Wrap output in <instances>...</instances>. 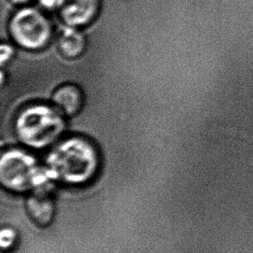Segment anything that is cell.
Wrapping results in <instances>:
<instances>
[{
  "mask_svg": "<svg viewBox=\"0 0 253 253\" xmlns=\"http://www.w3.org/2000/svg\"><path fill=\"white\" fill-rule=\"evenodd\" d=\"M0 181L3 188L14 193L48 190L53 178L42 169L37 159L26 151L9 149L3 152L0 163Z\"/></svg>",
  "mask_w": 253,
  "mask_h": 253,
  "instance_id": "cell-3",
  "label": "cell"
},
{
  "mask_svg": "<svg viewBox=\"0 0 253 253\" xmlns=\"http://www.w3.org/2000/svg\"><path fill=\"white\" fill-rule=\"evenodd\" d=\"M17 233L10 227L3 228L0 235V244L3 250L9 251L17 243Z\"/></svg>",
  "mask_w": 253,
  "mask_h": 253,
  "instance_id": "cell-9",
  "label": "cell"
},
{
  "mask_svg": "<svg viewBox=\"0 0 253 253\" xmlns=\"http://www.w3.org/2000/svg\"><path fill=\"white\" fill-rule=\"evenodd\" d=\"M39 3L45 9L55 10V9H59L62 3V0H39Z\"/></svg>",
  "mask_w": 253,
  "mask_h": 253,
  "instance_id": "cell-12",
  "label": "cell"
},
{
  "mask_svg": "<svg viewBox=\"0 0 253 253\" xmlns=\"http://www.w3.org/2000/svg\"><path fill=\"white\" fill-rule=\"evenodd\" d=\"M212 132L214 133L227 134V135H233V136H238V137L243 138L251 144H253V137L250 136L249 134L243 132L241 130H237L234 128H229V127H218L212 130Z\"/></svg>",
  "mask_w": 253,
  "mask_h": 253,
  "instance_id": "cell-10",
  "label": "cell"
},
{
  "mask_svg": "<svg viewBox=\"0 0 253 253\" xmlns=\"http://www.w3.org/2000/svg\"><path fill=\"white\" fill-rule=\"evenodd\" d=\"M99 157L94 145L82 137L58 142L48 154L46 167L53 180L68 185H83L95 176Z\"/></svg>",
  "mask_w": 253,
  "mask_h": 253,
  "instance_id": "cell-1",
  "label": "cell"
},
{
  "mask_svg": "<svg viewBox=\"0 0 253 253\" xmlns=\"http://www.w3.org/2000/svg\"><path fill=\"white\" fill-rule=\"evenodd\" d=\"M64 115L54 106L33 104L24 107L14 121L17 138L27 147L41 150L58 143L66 129Z\"/></svg>",
  "mask_w": 253,
  "mask_h": 253,
  "instance_id": "cell-2",
  "label": "cell"
},
{
  "mask_svg": "<svg viewBox=\"0 0 253 253\" xmlns=\"http://www.w3.org/2000/svg\"><path fill=\"white\" fill-rule=\"evenodd\" d=\"M53 106L65 117H74L84 106V94L78 85L66 83L55 89L52 95Z\"/></svg>",
  "mask_w": 253,
  "mask_h": 253,
  "instance_id": "cell-7",
  "label": "cell"
},
{
  "mask_svg": "<svg viewBox=\"0 0 253 253\" xmlns=\"http://www.w3.org/2000/svg\"><path fill=\"white\" fill-rule=\"evenodd\" d=\"M85 37L76 28L69 26L59 35L58 48L66 58H78L85 51Z\"/></svg>",
  "mask_w": 253,
  "mask_h": 253,
  "instance_id": "cell-8",
  "label": "cell"
},
{
  "mask_svg": "<svg viewBox=\"0 0 253 253\" xmlns=\"http://www.w3.org/2000/svg\"><path fill=\"white\" fill-rule=\"evenodd\" d=\"M9 31L13 41L28 50H40L51 40L53 28L40 10L24 8L11 17Z\"/></svg>",
  "mask_w": 253,
  "mask_h": 253,
  "instance_id": "cell-4",
  "label": "cell"
},
{
  "mask_svg": "<svg viewBox=\"0 0 253 253\" xmlns=\"http://www.w3.org/2000/svg\"><path fill=\"white\" fill-rule=\"evenodd\" d=\"M99 8V0H62L58 10L62 20L76 28L92 22Z\"/></svg>",
  "mask_w": 253,
  "mask_h": 253,
  "instance_id": "cell-5",
  "label": "cell"
},
{
  "mask_svg": "<svg viewBox=\"0 0 253 253\" xmlns=\"http://www.w3.org/2000/svg\"><path fill=\"white\" fill-rule=\"evenodd\" d=\"M10 1L16 4H25V3H30L32 0H10Z\"/></svg>",
  "mask_w": 253,
  "mask_h": 253,
  "instance_id": "cell-13",
  "label": "cell"
},
{
  "mask_svg": "<svg viewBox=\"0 0 253 253\" xmlns=\"http://www.w3.org/2000/svg\"><path fill=\"white\" fill-rule=\"evenodd\" d=\"M14 48L12 46L6 43L1 45V66L5 65V63L10 62L13 57Z\"/></svg>",
  "mask_w": 253,
  "mask_h": 253,
  "instance_id": "cell-11",
  "label": "cell"
},
{
  "mask_svg": "<svg viewBox=\"0 0 253 253\" xmlns=\"http://www.w3.org/2000/svg\"><path fill=\"white\" fill-rule=\"evenodd\" d=\"M29 216L38 226H48L55 218V206L48 190H36L27 199Z\"/></svg>",
  "mask_w": 253,
  "mask_h": 253,
  "instance_id": "cell-6",
  "label": "cell"
}]
</instances>
